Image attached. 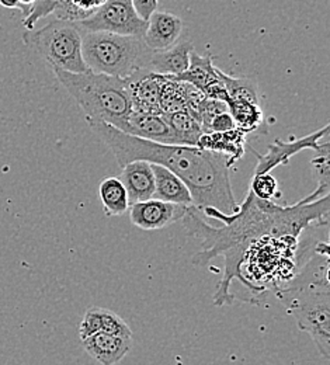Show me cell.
<instances>
[{"instance_id":"obj_20","label":"cell","mask_w":330,"mask_h":365,"mask_svg":"<svg viewBox=\"0 0 330 365\" xmlns=\"http://www.w3.org/2000/svg\"><path fill=\"white\" fill-rule=\"evenodd\" d=\"M175 138L179 145H189V146H197V142L200 137L204 134L201 124L194 117V114L185 108L176 113L165 114Z\"/></svg>"},{"instance_id":"obj_15","label":"cell","mask_w":330,"mask_h":365,"mask_svg":"<svg viewBox=\"0 0 330 365\" xmlns=\"http://www.w3.org/2000/svg\"><path fill=\"white\" fill-rule=\"evenodd\" d=\"M192 49L191 41H183L166 49L152 51L148 69L167 78H176L187 69Z\"/></svg>"},{"instance_id":"obj_31","label":"cell","mask_w":330,"mask_h":365,"mask_svg":"<svg viewBox=\"0 0 330 365\" xmlns=\"http://www.w3.org/2000/svg\"><path fill=\"white\" fill-rule=\"evenodd\" d=\"M34 1H36V0H20V4H21L20 11H21L23 17H26V16L29 14V11H30V9H31V6H33Z\"/></svg>"},{"instance_id":"obj_13","label":"cell","mask_w":330,"mask_h":365,"mask_svg":"<svg viewBox=\"0 0 330 365\" xmlns=\"http://www.w3.org/2000/svg\"><path fill=\"white\" fill-rule=\"evenodd\" d=\"M82 341L85 351L101 365H115L131 351L133 337H120L98 331Z\"/></svg>"},{"instance_id":"obj_21","label":"cell","mask_w":330,"mask_h":365,"mask_svg":"<svg viewBox=\"0 0 330 365\" xmlns=\"http://www.w3.org/2000/svg\"><path fill=\"white\" fill-rule=\"evenodd\" d=\"M228 110L235 120L236 128L243 133H252L260 128L264 121V114L260 104L243 101V100H227Z\"/></svg>"},{"instance_id":"obj_29","label":"cell","mask_w":330,"mask_h":365,"mask_svg":"<svg viewBox=\"0 0 330 365\" xmlns=\"http://www.w3.org/2000/svg\"><path fill=\"white\" fill-rule=\"evenodd\" d=\"M133 4L137 10V13L141 16V19L146 20L149 19V16L158 10L159 7V0H133Z\"/></svg>"},{"instance_id":"obj_9","label":"cell","mask_w":330,"mask_h":365,"mask_svg":"<svg viewBox=\"0 0 330 365\" xmlns=\"http://www.w3.org/2000/svg\"><path fill=\"white\" fill-rule=\"evenodd\" d=\"M186 205L149 198L130 205L131 222L143 230H159L182 221L187 212Z\"/></svg>"},{"instance_id":"obj_24","label":"cell","mask_w":330,"mask_h":365,"mask_svg":"<svg viewBox=\"0 0 330 365\" xmlns=\"http://www.w3.org/2000/svg\"><path fill=\"white\" fill-rule=\"evenodd\" d=\"M98 311H100V319H101V331L120 336V337H133V331L130 326L117 314L105 308H98Z\"/></svg>"},{"instance_id":"obj_2","label":"cell","mask_w":330,"mask_h":365,"mask_svg":"<svg viewBox=\"0 0 330 365\" xmlns=\"http://www.w3.org/2000/svg\"><path fill=\"white\" fill-rule=\"evenodd\" d=\"M86 123L113 152L121 168L133 160L162 165L186 182L197 210H215L225 215L239 211L231 184V166L235 162L230 155L198 146L146 140L101 121Z\"/></svg>"},{"instance_id":"obj_19","label":"cell","mask_w":330,"mask_h":365,"mask_svg":"<svg viewBox=\"0 0 330 365\" xmlns=\"http://www.w3.org/2000/svg\"><path fill=\"white\" fill-rule=\"evenodd\" d=\"M98 195L103 204L104 215L111 217H121L130 208V200L127 190L124 187L120 178H107L100 182Z\"/></svg>"},{"instance_id":"obj_25","label":"cell","mask_w":330,"mask_h":365,"mask_svg":"<svg viewBox=\"0 0 330 365\" xmlns=\"http://www.w3.org/2000/svg\"><path fill=\"white\" fill-rule=\"evenodd\" d=\"M249 190L262 200H272L279 194L277 191V180L270 173L253 175Z\"/></svg>"},{"instance_id":"obj_12","label":"cell","mask_w":330,"mask_h":365,"mask_svg":"<svg viewBox=\"0 0 330 365\" xmlns=\"http://www.w3.org/2000/svg\"><path fill=\"white\" fill-rule=\"evenodd\" d=\"M183 29L185 24L179 16L169 11L155 10L148 19L143 41L152 51L166 49L179 41Z\"/></svg>"},{"instance_id":"obj_14","label":"cell","mask_w":330,"mask_h":365,"mask_svg":"<svg viewBox=\"0 0 330 365\" xmlns=\"http://www.w3.org/2000/svg\"><path fill=\"white\" fill-rule=\"evenodd\" d=\"M120 180L124 184L130 205L152 198L155 191V176L148 160H133L123 166Z\"/></svg>"},{"instance_id":"obj_5","label":"cell","mask_w":330,"mask_h":365,"mask_svg":"<svg viewBox=\"0 0 330 365\" xmlns=\"http://www.w3.org/2000/svg\"><path fill=\"white\" fill-rule=\"evenodd\" d=\"M150 55L143 37L82 31V56L92 72L127 78L138 69H148Z\"/></svg>"},{"instance_id":"obj_10","label":"cell","mask_w":330,"mask_h":365,"mask_svg":"<svg viewBox=\"0 0 330 365\" xmlns=\"http://www.w3.org/2000/svg\"><path fill=\"white\" fill-rule=\"evenodd\" d=\"M125 79L130 85L133 110L163 114L159 108V97L166 82V76L149 69H138Z\"/></svg>"},{"instance_id":"obj_16","label":"cell","mask_w":330,"mask_h":365,"mask_svg":"<svg viewBox=\"0 0 330 365\" xmlns=\"http://www.w3.org/2000/svg\"><path fill=\"white\" fill-rule=\"evenodd\" d=\"M150 166L155 176V191L152 198L186 207L194 205L189 187L177 175L158 163H150Z\"/></svg>"},{"instance_id":"obj_23","label":"cell","mask_w":330,"mask_h":365,"mask_svg":"<svg viewBox=\"0 0 330 365\" xmlns=\"http://www.w3.org/2000/svg\"><path fill=\"white\" fill-rule=\"evenodd\" d=\"M218 75L222 79V82L227 86V91L230 97L234 100H243L254 104H260L259 100V91H257V85L247 78H234L227 73H224L221 69H218Z\"/></svg>"},{"instance_id":"obj_18","label":"cell","mask_w":330,"mask_h":365,"mask_svg":"<svg viewBox=\"0 0 330 365\" xmlns=\"http://www.w3.org/2000/svg\"><path fill=\"white\" fill-rule=\"evenodd\" d=\"M217 69L218 68L214 65V59L211 55L201 56L192 49L190 52L187 69L182 75H179L173 79L187 82L194 88H197L198 91H204L208 86H211L212 83H215L220 79Z\"/></svg>"},{"instance_id":"obj_27","label":"cell","mask_w":330,"mask_h":365,"mask_svg":"<svg viewBox=\"0 0 330 365\" xmlns=\"http://www.w3.org/2000/svg\"><path fill=\"white\" fill-rule=\"evenodd\" d=\"M98 331H101L100 311H98V307H93V308L88 309V312L85 314V318L82 320L81 327H79V337H81V340H83Z\"/></svg>"},{"instance_id":"obj_22","label":"cell","mask_w":330,"mask_h":365,"mask_svg":"<svg viewBox=\"0 0 330 365\" xmlns=\"http://www.w3.org/2000/svg\"><path fill=\"white\" fill-rule=\"evenodd\" d=\"M105 0H59L53 16L68 21H82L91 17Z\"/></svg>"},{"instance_id":"obj_17","label":"cell","mask_w":330,"mask_h":365,"mask_svg":"<svg viewBox=\"0 0 330 365\" xmlns=\"http://www.w3.org/2000/svg\"><path fill=\"white\" fill-rule=\"evenodd\" d=\"M244 143L246 133L239 128H234L227 133H204L198 139L197 146L211 152L230 155L236 162L244 153Z\"/></svg>"},{"instance_id":"obj_7","label":"cell","mask_w":330,"mask_h":365,"mask_svg":"<svg viewBox=\"0 0 330 365\" xmlns=\"http://www.w3.org/2000/svg\"><path fill=\"white\" fill-rule=\"evenodd\" d=\"M76 24L81 31H108L143 37L148 21L137 13L133 0H105L91 17Z\"/></svg>"},{"instance_id":"obj_30","label":"cell","mask_w":330,"mask_h":365,"mask_svg":"<svg viewBox=\"0 0 330 365\" xmlns=\"http://www.w3.org/2000/svg\"><path fill=\"white\" fill-rule=\"evenodd\" d=\"M0 6L4 9H17V10L21 9L20 0H0Z\"/></svg>"},{"instance_id":"obj_1","label":"cell","mask_w":330,"mask_h":365,"mask_svg":"<svg viewBox=\"0 0 330 365\" xmlns=\"http://www.w3.org/2000/svg\"><path fill=\"white\" fill-rule=\"evenodd\" d=\"M210 220H220L224 228H212L205 224L194 205H190L183 224L190 235L202 239V250L192 257L194 266H205L217 256H225V274L214 295L215 305H225L234 301L230 295V284L239 277L240 263L253 243L267 237H297L311 222L328 224L329 195L312 202L304 200L292 207H280L270 200L257 198L250 190L232 215L215 210H204Z\"/></svg>"},{"instance_id":"obj_28","label":"cell","mask_w":330,"mask_h":365,"mask_svg":"<svg viewBox=\"0 0 330 365\" xmlns=\"http://www.w3.org/2000/svg\"><path fill=\"white\" fill-rule=\"evenodd\" d=\"M236 128L235 120L230 111H224L215 115L208 127V133H227Z\"/></svg>"},{"instance_id":"obj_8","label":"cell","mask_w":330,"mask_h":365,"mask_svg":"<svg viewBox=\"0 0 330 365\" xmlns=\"http://www.w3.org/2000/svg\"><path fill=\"white\" fill-rule=\"evenodd\" d=\"M328 137H329V125H325L324 128L299 139H294L288 142L277 139L274 143L269 145L266 155H260L254 152L257 158V166L253 175L270 173L277 166L287 165L294 155L299 153L304 149H314L318 153L328 152L329 150V138Z\"/></svg>"},{"instance_id":"obj_26","label":"cell","mask_w":330,"mask_h":365,"mask_svg":"<svg viewBox=\"0 0 330 365\" xmlns=\"http://www.w3.org/2000/svg\"><path fill=\"white\" fill-rule=\"evenodd\" d=\"M312 169L318 180V187L329 190V150L321 152L312 159Z\"/></svg>"},{"instance_id":"obj_11","label":"cell","mask_w":330,"mask_h":365,"mask_svg":"<svg viewBox=\"0 0 330 365\" xmlns=\"http://www.w3.org/2000/svg\"><path fill=\"white\" fill-rule=\"evenodd\" d=\"M123 133L158 143H177L165 114L133 110L121 130Z\"/></svg>"},{"instance_id":"obj_3","label":"cell","mask_w":330,"mask_h":365,"mask_svg":"<svg viewBox=\"0 0 330 365\" xmlns=\"http://www.w3.org/2000/svg\"><path fill=\"white\" fill-rule=\"evenodd\" d=\"M277 298L306 331L325 360H330L329 256L315 249L301 273L282 289Z\"/></svg>"},{"instance_id":"obj_4","label":"cell","mask_w":330,"mask_h":365,"mask_svg":"<svg viewBox=\"0 0 330 365\" xmlns=\"http://www.w3.org/2000/svg\"><path fill=\"white\" fill-rule=\"evenodd\" d=\"M58 82L73 97L86 114V120L101 121L123 130L133 111L131 91L125 78L86 71L73 73L52 71Z\"/></svg>"},{"instance_id":"obj_6","label":"cell","mask_w":330,"mask_h":365,"mask_svg":"<svg viewBox=\"0 0 330 365\" xmlns=\"http://www.w3.org/2000/svg\"><path fill=\"white\" fill-rule=\"evenodd\" d=\"M23 43L36 51L52 71H89L82 56V31L75 21L53 19L38 30H26Z\"/></svg>"}]
</instances>
